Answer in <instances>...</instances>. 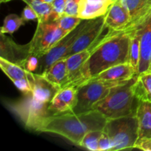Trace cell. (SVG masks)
<instances>
[{
  "label": "cell",
  "instance_id": "cell-10",
  "mask_svg": "<svg viewBox=\"0 0 151 151\" xmlns=\"http://www.w3.org/2000/svg\"><path fill=\"white\" fill-rule=\"evenodd\" d=\"M78 103V89L74 86L60 88L49 103L50 115L73 112Z\"/></svg>",
  "mask_w": 151,
  "mask_h": 151
},
{
  "label": "cell",
  "instance_id": "cell-33",
  "mask_svg": "<svg viewBox=\"0 0 151 151\" xmlns=\"http://www.w3.org/2000/svg\"><path fill=\"white\" fill-rule=\"evenodd\" d=\"M22 17L25 22H27V21H35L38 19V16L37 15L36 12L30 6L27 5V6L24 8L23 11H22Z\"/></svg>",
  "mask_w": 151,
  "mask_h": 151
},
{
  "label": "cell",
  "instance_id": "cell-12",
  "mask_svg": "<svg viewBox=\"0 0 151 151\" xmlns=\"http://www.w3.org/2000/svg\"><path fill=\"white\" fill-rule=\"evenodd\" d=\"M140 35V58L137 75L151 70V14L137 28ZM135 30V29H134Z\"/></svg>",
  "mask_w": 151,
  "mask_h": 151
},
{
  "label": "cell",
  "instance_id": "cell-9",
  "mask_svg": "<svg viewBox=\"0 0 151 151\" xmlns=\"http://www.w3.org/2000/svg\"><path fill=\"white\" fill-rule=\"evenodd\" d=\"M91 19H83L82 22L76 27V28L71 31L69 33L63 36L44 58V67L43 71L47 69L52 65L55 62L60 59L64 58L66 53L69 51L71 47L75 42L82 31L85 29ZM42 71V72H43Z\"/></svg>",
  "mask_w": 151,
  "mask_h": 151
},
{
  "label": "cell",
  "instance_id": "cell-37",
  "mask_svg": "<svg viewBox=\"0 0 151 151\" xmlns=\"http://www.w3.org/2000/svg\"><path fill=\"white\" fill-rule=\"evenodd\" d=\"M116 1V0H111V1L112 3H113V2H114V1Z\"/></svg>",
  "mask_w": 151,
  "mask_h": 151
},
{
  "label": "cell",
  "instance_id": "cell-14",
  "mask_svg": "<svg viewBox=\"0 0 151 151\" xmlns=\"http://www.w3.org/2000/svg\"><path fill=\"white\" fill-rule=\"evenodd\" d=\"M137 75V72L131 66V63H125L109 68L97 75V76L89 80L109 81V82H114L118 83H125L133 79Z\"/></svg>",
  "mask_w": 151,
  "mask_h": 151
},
{
  "label": "cell",
  "instance_id": "cell-11",
  "mask_svg": "<svg viewBox=\"0 0 151 151\" xmlns=\"http://www.w3.org/2000/svg\"><path fill=\"white\" fill-rule=\"evenodd\" d=\"M131 17L125 30L133 31L141 26L151 14V0H121Z\"/></svg>",
  "mask_w": 151,
  "mask_h": 151
},
{
  "label": "cell",
  "instance_id": "cell-8",
  "mask_svg": "<svg viewBox=\"0 0 151 151\" xmlns=\"http://www.w3.org/2000/svg\"><path fill=\"white\" fill-rule=\"evenodd\" d=\"M109 29L105 22V16L91 19L85 29L77 38L69 51L66 53L64 58L77 52L94 47L100 42V40L109 32Z\"/></svg>",
  "mask_w": 151,
  "mask_h": 151
},
{
  "label": "cell",
  "instance_id": "cell-7",
  "mask_svg": "<svg viewBox=\"0 0 151 151\" xmlns=\"http://www.w3.org/2000/svg\"><path fill=\"white\" fill-rule=\"evenodd\" d=\"M114 82L89 80L78 87V103L74 109L75 114H82L92 110L97 102L108 95L113 87L122 85Z\"/></svg>",
  "mask_w": 151,
  "mask_h": 151
},
{
  "label": "cell",
  "instance_id": "cell-38",
  "mask_svg": "<svg viewBox=\"0 0 151 151\" xmlns=\"http://www.w3.org/2000/svg\"><path fill=\"white\" fill-rule=\"evenodd\" d=\"M11 1V0H8V1Z\"/></svg>",
  "mask_w": 151,
  "mask_h": 151
},
{
  "label": "cell",
  "instance_id": "cell-5",
  "mask_svg": "<svg viewBox=\"0 0 151 151\" xmlns=\"http://www.w3.org/2000/svg\"><path fill=\"white\" fill-rule=\"evenodd\" d=\"M103 131L109 135L112 151L134 148L139 139V122L136 115L107 119Z\"/></svg>",
  "mask_w": 151,
  "mask_h": 151
},
{
  "label": "cell",
  "instance_id": "cell-29",
  "mask_svg": "<svg viewBox=\"0 0 151 151\" xmlns=\"http://www.w3.org/2000/svg\"><path fill=\"white\" fill-rule=\"evenodd\" d=\"M38 63L39 62H38V57L32 55H29L24 59L21 66L23 67L24 69H26L27 71H28V72H33L38 69Z\"/></svg>",
  "mask_w": 151,
  "mask_h": 151
},
{
  "label": "cell",
  "instance_id": "cell-26",
  "mask_svg": "<svg viewBox=\"0 0 151 151\" xmlns=\"http://www.w3.org/2000/svg\"><path fill=\"white\" fill-rule=\"evenodd\" d=\"M103 131L102 130H97L88 132L81 140L79 147L91 151H99V139Z\"/></svg>",
  "mask_w": 151,
  "mask_h": 151
},
{
  "label": "cell",
  "instance_id": "cell-6",
  "mask_svg": "<svg viewBox=\"0 0 151 151\" xmlns=\"http://www.w3.org/2000/svg\"><path fill=\"white\" fill-rule=\"evenodd\" d=\"M66 34L56 21L38 22L35 32L29 45V55L42 58Z\"/></svg>",
  "mask_w": 151,
  "mask_h": 151
},
{
  "label": "cell",
  "instance_id": "cell-17",
  "mask_svg": "<svg viewBox=\"0 0 151 151\" xmlns=\"http://www.w3.org/2000/svg\"><path fill=\"white\" fill-rule=\"evenodd\" d=\"M32 82V95L37 100L44 103H50L58 91V88L44 78L41 74L33 73Z\"/></svg>",
  "mask_w": 151,
  "mask_h": 151
},
{
  "label": "cell",
  "instance_id": "cell-34",
  "mask_svg": "<svg viewBox=\"0 0 151 151\" xmlns=\"http://www.w3.org/2000/svg\"><path fill=\"white\" fill-rule=\"evenodd\" d=\"M134 148L145 151H151V138L139 139L136 142Z\"/></svg>",
  "mask_w": 151,
  "mask_h": 151
},
{
  "label": "cell",
  "instance_id": "cell-2",
  "mask_svg": "<svg viewBox=\"0 0 151 151\" xmlns=\"http://www.w3.org/2000/svg\"><path fill=\"white\" fill-rule=\"evenodd\" d=\"M107 119L97 110L82 114L74 112L49 116L37 132L51 133L63 137L79 146L84 136L91 131H103Z\"/></svg>",
  "mask_w": 151,
  "mask_h": 151
},
{
  "label": "cell",
  "instance_id": "cell-4",
  "mask_svg": "<svg viewBox=\"0 0 151 151\" xmlns=\"http://www.w3.org/2000/svg\"><path fill=\"white\" fill-rule=\"evenodd\" d=\"M5 106L19 118L25 128L36 132L43 121L51 116L48 109L49 103L37 100L32 93L24 94L18 100L6 102Z\"/></svg>",
  "mask_w": 151,
  "mask_h": 151
},
{
  "label": "cell",
  "instance_id": "cell-25",
  "mask_svg": "<svg viewBox=\"0 0 151 151\" xmlns=\"http://www.w3.org/2000/svg\"><path fill=\"white\" fill-rule=\"evenodd\" d=\"M25 21L22 16L16 14H10L4 19L3 25L1 28V33L13 34L24 24Z\"/></svg>",
  "mask_w": 151,
  "mask_h": 151
},
{
  "label": "cell",
  "instance_id": "cell-24",
  "mask_svg": "<svg viewBox=\"0 0 151 151\" xmlns=\"http://www.w3.org/2000/svg\"><path fill=\"white\" fill-rule=\"evenodd\" d=\"M131 44L129 49V63L136 72L138 71L140 58V35L138 29L131 31Z\"/></svg>",
  "mask_w": 151,
  "mask_h": 151
},
{
  "label": "cell",
  "instance_id": "cell-19",
  "mask_svg": "<svg viewBox=\"0 0 151 151\" xmlns=\"http://www.w3.org/2000/svg\"><path fill=\"white\" fill-rule=\"evenodd\" d=\"M92 49L93 47L87 49L66 58L68 74V82L66 86L69 85L75 81L83 66L91 55Z\"/></svg>",
  "mask_w": 151,
  "mask_h": 151
},
{
  "label": "cell",
  "instance_id": "cell-20",
  "mask_svg": "<svg viewBox=\"0 0 151 151\" xmlns=\"http://www.w3.org/2000/svg\"><path fill=\"white\" fill-rule=\"evenodd\" d=\"M139 139L151 138V102L139 101L137 114Z\"/></svg>",
  "mask_w": 151,
  "mask_h": 151
},
{
  "label": "cell",
  "instance_id": "cell-3",
  "mask_svg": "<svg viewBox=\"0 0 151 151\" xmlns=\"http://www.w3.org/2000/svg\"><path fill=\"white\" fill-rule=\"evenodd\" d=\"M137 76L125 83L111 88L106 97L93 106L92 110L98 111L107 119L136 115L139 103L134 92Z\"/></svg>",
  "mask_w": 151,
  "mask_h": 151
},
{
  "label": "cell",
  "instance_id": "cell-30",
  "mask_svg": "<svg viewBox=\"0 0 151 151\" xmlns=\"http://www.w3.org/2000/svg\"><path fill=\"white\" fill-rule=\"evenodd\" d=\"M15 86L22 91L24 94H30L32 93V84L29 82V81L27 78H22V79L16 80V81H12Z\"/></svg>",
  "mask_w": 151,
  "mask_h": 151
},
{
  "label": "cell",
  "instance_id": "cell-15",
  "mask_svg": "<svg viewBox=\"0 0 151 151\" xmlns=\"http://www.w3.org/2000/svg\"><path fill=\"white\" fill-rule=\"evenodd\" d=\"M1 56L10 61L22 65L24 59L29 55V45L19 46L4 33H1Z\"/></svg>",
  "mask_w": 151,
  "mask_h": 151
},
{
  "label": "cell",
  "instance_id": "cell-27",
  "mask_svg": "<svg viewBox=\"0 0 151 151\" xmlns=\"http://www.w3.org/2000/svg\"><path fill=\"white\" fill-rule=\"evenodd\" d=\"M83 19L78 16H69V15L63 14L59 17L57 22L59 27L66 34L69 33L71 31L73 30L76 27L82 22Z\"/></svg>",
  "mask_w": 151,
  "mask_h": 151
},
{
  "label": "cell",
  "instance_id": "cell-13",
  "mask_svg": "<svg viewBox=\"0 0 151 151\" xmlns=\"http://www.w3.org/2000/svg\"><path fill=\"white\" fill-rule=\"evenodd\" d=\"M131 22L129 13L126 10L121 0H116L109 7L105 15V22L110 30H125Z\"/></svg>",
  "mask_w": 151,
  "mask_h": 151
},
{
  "label": "cell",
  "instance_id": "cell-16",
  "mask_svg": "<svg viewBox=\"0 0 151 151\" xmlns=\"http://www.w3.org/2000/svg\"><path fill=\"white\" fill-rule=\"evenodd\" d=\"M111 4V0H81L78 17L94 19L105 16Z\"/></svg>",
  "mask_w": 151,
  "mask_h": 151
},
{
  "label": "cell",
  "instance_id": "cell-35",
  "mask_svg": "<svg viewBox=\"0 0 151 151\" xmlns=\"http://www.w3.org/2000/svg\"><path fill=\"white\" fill-rule=\"evenodd\" d=\"M43 1L46 3H50V4H52V2L53 1V0H43Z\"/></svg>",
  "mask_w": 151,
  "mask_h": 151
},
{
  "label": "cell",
  "instance_id": "cell-18",
  "mask_svg": "<svg viewBox=\"0 0 151 151\" xmlns=\"http://www.w3.org/2000/svg\"><path fill=\"white\" fill-rule=\"evenodd\" d=\"M41 74L59 89L66 86L68 82L66 58L57 60Z\"/></svg>",
  "mask_w": 151,
  "mask_h": 151
},
{
  "label": "cell",
  "instance_id": "cell-32",
  "mask_svg": "<svg viewBox=\"0 0 151 151\" xmlns=\"http://www.w3.org/2000/svg\"><path fill=\"white\" fill-rule=\"evenodd\" d=\"M98 147L99 151H112V149H113L111 141L109 135L104 131H103V134L100 137Z\"/></svg>",
  "mask_w": 151,
  "mask_h": 151
},
{
  "label": "cell",
  "instance_id": "cell-36",
  "mask_svg": "<svg viewBox=\"0 0 151 151\" xmlns=\"http://www.w3.org/2000/svg\"><path fill=\"white\" fill-rule=\"evenodd\" d=\"M7 1H8V0H0V2H1V3L7 2Z\"/></svg>",
  "mask_w": 151,
  "mask_h": 151
},
{
  "label": "cell",
  "instance_id": "cell-21",
  "mask_svg": "<svg viewBox=\"0 0 151 151\" xmlns=\"http://www.w3.org/2000/svg\"><path fill=\"white\" fill-rule=\"evenodd\" d=\"M0 66L1 70L12 81L22 79V78H27L29 80L31 84H32L34 79L33 72H28L20 65L10 61L4 58L0 57Z\"/></svg>",
  "mask_w": 151,
  "mask_h": 151
},
{
  "label": "cell",
  "instance_id": "cell-31",
  "mask_svg": "<svg viewBox=\"0 0 151 151\" xmlns=\"http://www.w3.org/2000/svg\"><path fill=\"white\" fill-rule=\"evenodd\" d=\"M81 1V0H67L64 14L78 17Z\"/></svg>",
  "mask_w": 151,
  "mask_h": 151
},
{
  "label": "cell",
  "instance_id": "cell-23",
  "mask_svg": "<svg viewBox=\"0 0 151 151\" xmlns=\"http://www.w3.org/2000/svg\"><path fill=\"white\" fill-rule=\"evenodd\" d=\"M30 6L38 16V22H47L52 20L53 9L52 4L44 2L43 0H22Z\"/></svg>",
  "mask_w": 151,
  "mask_h": 151
},
{
  "label": "cell",
  "instance_id": "cell-22",
  "mask_svg": "<svg viewBox=\"0 0 151 151\" xmlns=\"http://www.w3.org/2000/svg\"><path fill=\"white\" fill-rule=\"evenodd\" d=\"M134 92L139 101L151 102V70L137 75Z\"/></svg>",
  "mask_w": 151,
  "mask_h": 151
},
{
  "label": "cell",
  "instance_id": "cell-28",
  "mask_svg": "<svg viewBox=\"0 0 151 151\" xmlns=\"http://www.w3.org/2000/svg\"><path fill=\"white\" fill-rule=\"evenodd\" d=\"M67 0H53L52 2L53 9L52 20L57 21L60 16L64 14Z\"/></svg>",
  "mask_w": 151,
  "mask_h": 151
},
{
  "label": "cell",
  "instance_id": "cell-1",
  "mask_svg": "<svg viewBox=\"0 0 151 151\" xmlns=\"http://www.w3.org/2000/svg\"><path fill=\"white\" fill-rule=\"evenodd\" d=\"M131 33L132 32L128 30L109 29L100 42L93 47L91 55L83 66L75 81L68 86L78 87L109 68L129 63Z\"/></svg>",
  "mask_w": 151,
  "mask_h": 151
}]
</instances>
